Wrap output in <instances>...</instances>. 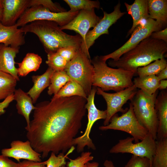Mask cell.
<instances>
[{
    "instance_id": "32",
    "label": "cell",
    "mask_w": 167,
    "mask_h": 167,
    "mask_svg": "<svg viewBox=\"0 0 167 167\" xmlns=\"http://www.w3.org/2000/svg\"><path fill=\"white\" fill-rule=\"evenodd\" d=\"M46 63L54 71H64L68 63L57 52L47 54Z\"/></svg>"
},
{
    "instance_id": "9",
    "label": "cell",
    "mask_w": 167,
    "mask_h": 167,
    "mask_svg": "<svg viewBox=\"0 0 167 167\" xmlns=\"http://www.w3.org/2000/svg\"><path fill=\"white\" fill-rule=\"evenodd\" d=\"M96 91L97 87L93 86L87 98L85 107L88 112V122L84 133L82 135L75 138L73 141V146L75 147L76 145L78 152H82L86 146H87L88 148L96 149L95 145L89 137L91 129L96 121L100 119L105 120L106 117V110H100L95 105L94 98Z\"/></svg>"
},
{
    "instance_id": "44",
    "label": "cell",
    "mask_w": 167,
    "mask_h": 167,
    "mask_svg": "<svg viewBox=\"0 0 167 167\" xmlns=\"http://www.w3.org/2000/svg\"><path fill=\"white\" fill-rule=\"evenodd\" d=\"M167 79L162 80L160 81L158 89L161 90H164L167 89Z\"/></svg>"
},
{
    "instance_id": "39",
    "label": "cell",
    "mask_w": 167,
    "mask_h": 167,
    "mask_svg": "<svg viewBox=\"0 0 167 167\" xmlns=\"http://www.w3.org/2000/svg\"><path fill=\"white\" fill-rule=\"evenodd\" d=\"M150 36L153 38L162 41L167 43V28L159 31L152 32Z\"/></svg>"
},
{
    "instance_id": "5",
    "label": "cell",
    "mask_w": 167,
    "mask_h": 167,
    "mask_svg": "<svg viewBox=\"0 0 167 167\" xmlns=\"http://www.w3.org/2000/svg\"><path fill=\"white\" fill-rule=\"evenodd\" d=\"M158 94V91L153 94L149 95L139 89L131 102L138 122L156 140L158 120L155 102Z\"/></svg>"
},
{
    "instance_id": "25",
    "label": "cell",
    "mask_w": 167,
    "mask_h": 167,
    "mask_svg": "<svg viewBox=\"0 0 167 167\" xmlns=\"http://www.w3.org/2000/svg\"><path fill=\"white\" fill-rule=\"evenodd\" d=\"M160 80L156 75L138 77L134 79L133 85L149 95L155 93L158 89Z\"/></svg>"
},
{
    "instance_id": "47",
    "label": "cell",
    "mask_w": 167,
    "mask_h": 167,
    "mask_svg": "<svg viewBox=\"0 0 167 167\" xmlns=\"http://www.w3.org/2000/svg\"><path fill=\"white\" fill-rule=\"evenodd\" d=\"M151 167H155L152 165H151Z\"/></svg>"
},
{
    "instance_id": "17",
    "label": "cell",
    "mask_w": 167,
    "mask_h": 167,
    "mask_svg": "<svg viewBox=\"0 0 167 167\" xmlns=\"http://www.w3.org/2000/svg\"><path fill=\"white\" fill-rule=\"evenodd\" d=\"M155 108L158 120L156 139L167 138V92L162 91L157 95Z\"/></svg>"
},
{
    "instance_id": "20",
    "label": "cell",
    "mask_w": 167,
    "mask_h": 167,
    "mask_svg": "<svg viewBox=\"0 0 167 167\" xmlns=\"http://www.w3.org/2000/svg\"><path fill=\"white\" fill-rule=\"evenodd\" d=\"M124 4L128 14L131 15L133 19V24L127 32V36L142 21L149 18L148 0H135L132 4L126 2Z\"/></svg>"
},
{
    "instance_id": "14",
    "label": "cell",
    "mask_w": 167,
    "mask_h": 167,
    "mask_svg": "<svg viewBox=\"0 0 167 167\" xmlns=\"http://www.w3.org/2000/svg\"><path fill=\"white\" fill-rule=\"evenodd\" d=\"M94 10L80 11L71 21L64 26H60V28L62 30H71L78 33L83 40L81 45H83L89 29L93 28L101 19L96 14Z\"/></svg>"
},
{
    "instance_id": "45",
    "label": "cell",
    "mask_w": 167,
    "mask_h": 167,
    "mask_svg": "<svg viewBox=\"0 0 167 167\" xmlns=\"http://www.w3.org/2000/svg\"><path fill=\"white\" fill-rule=\"evenodd\" d=\"M2 9H0V21H1L2 18Z\"/></svg>"
},
{
    "instance_id": "29",
    "label": "cell",
    "mask_w": 167,
    "mask_h": 167,
    "mask_svg": "<svg viewBox=\"0 0 167 167\" xmlns=\"http://www.w3.org/2000/svg\"><path fill=\"white\" fill-rule=\"evenodd\" d=\"M71 80L65 71H54L50 78L48 93L49 95H55L66 84Z\"/></svg>"
},
{
    "instance_id": "46",
    "label": "cell",
    "mask_w": 167,
    "mask_h": 167,
    "mask_svg": "<svg viewBox=\"0 0 167 167\" xmlns=\"http://www.w3.org/2000/svg\"><path fill=\"white\" fill-rule=\"evenodd\" d=\"M0 9H2V0H0Z\"/></svg>"
},
{
    "instance_id": "12",
    "label": "cell",
    "mask_w": 167,
    "mask_h": 167,
    "mask_svg": "<svg viewBox=\"0 0 167 167\" xmlns=\"http://www.w3.org/2000/svg\"><path fill=\"white\" fill-rule=\"evenodd\" d=\"M121 4L119 1L114 8L113 11L108 13L103 11V17L96 24L93 29L89 31L85 37V43L80 45L82 50L90 59V57L89 49L94 43L95 40L101 35L109 34V29L113 24L125 14L120 10Z\"/></svg>"
},
{
    "instance_id": "41",
    "label": "cell",
    "mask_w": 167,
    "mask_h": 167,
    "mask_svg": "<svg viewBox=\"0 0 167 167\" xmlns=\"http://www.w3.org/2000/svg\"><path fill=\"white\" fill-rule=\"evenodd\" d=\"M14 100V93L7 96L4 100L0 102V115L4 113L5 111L4 109L7 107L9 104Z\"/></svg>"
},
{
    "instance_id": "36",
    "label": "cell",
    "mask_w": 167,
    "mask_h": 167,
    "mask_svg": "<svg viewBox=\"0 0 167 167\" xmlns=\"http://www.w3.org/2000/svg\"><path fill=\"white\" fill-rule=\"evenodd\" d=\"M151 161L146 157L132 155L124 167H151Z\"/></svg>"
},
{
    "instance_id": "6",
    "label": "cell",
    "mask_w": 167,
    "mask_h": 167,
    "mask_svg": "<svg viewBox=\"0 0 167 167\" xmlns=\"http://www.w3.org/2000/svg\"><path fill=\"white\" fill-rule=\"evenodd\" d=\"M64 71L72 80L82 86L88 97L92 88L94 69L91 60L80 47Z\"/></svg>"
},
{
    "instance_id": "1",
    "label": "cell",
    "mask_w": 167,
    "mask_h": 167,
    "mask_svg": "<svg viewBox=\"0 0 167 167\" xmlns=\"http://www.w3.org/2000/svg\"><path fill=\"white\" fill-rule=\"evenodd\" d=\"M87 99L79 96L45 101L35 106L26 137L33 149L46 157L50 152L71 153L81 129Z\"/></svg>"
},
{
    "instance_id": "18",
    "label": "cell",
    "mask_w": 167,
    "mask_h": 167,
    "mask_svg": "<svg viewBox=\"0 0 167 167\" xmlns=\"http://www.w3.org/2000/svg\"><path fill=\"white\" fill-rule=\"evenodd\" d=\"M19 48H15L0 44V71L9 74L17 81L19 80L15 59L19 51Z\"/></svg>"
},
{
    "instance_id": "4",
    "label": "cell",
    "mask_w": 167,
    "mask_h": 167,
    "mask_svg": "<svg viewBox=\"0 0 167 167\" xmlns=\"http://www.w3.org/2000/svg\"><path fill=\"white\" fill-rule=\"evenodd\" d=\"M106 61L96 56L91 62L94 67L92 86L104 91H122L133 85L132 79L136 72L122 68L108 66Z\"/></svg>"
},
{
    "instance_id": "19",
    "label": "cell",
    "mask_w": 167,
    "mask_h": 167,
    "mask_svg": "<svg viewBox=\"0 0 167 167\" xmlns=\"http://www.w3.org/2000/svg\"><path fill=\"white\" fill-rule=\"evenodd\" d=\"M24 34L15 25L6 26L0 21V44L20 48L25 43Z\"/></svg>"
},
{
    "instance_id": "35",
    "label": "cell",
    "mask_w": 167,
    "mask_h": 167,
    "mask_svg": "<svg viewBox=\"0 0 167 167\" xmlns=\"http://www.w3.org/2000/svg\"><path fill=\"white\" fill-rule=\"evenodd\" d=\"M30 7L36 5H41L50 11L59 13L66 11L64 8L58 4L50 0H30Z\"/></svg>"
},
{
    "instance_id": "42",
    "label": "cell",
    "mask_w": 167,
    "mask_h": 167,
    "mask_svg": "<svg viewBox=\"0 0 167 167\" xmlns=\"http://www.w3.org/2000/svg\"><path fill=\"white\" fill-rule=\"evenodd\" d=\"M99 165V163L96 162H88L85 165V167H98ZM103 165L105 167H115L113 162L111 160H106Z\"/></svg>"
},
{
    "instance_id": "28",
    "label": "cell",
    "mask_w": 167,
    "mask_h": 167,
    "mask_svg": "<svg viewBox=\"0 0 167 167\" xmlns=\"http://www.w3.org/2000/svg\"><path fill=\"white\" fill-rule=\"evenodd\" d=\"M17 81L10 74L0 71V100L14 93Z\"/></svg>"
},
{
    "instance_id": "10",
    "label": "cell",
    "mask_w": 167,
    "mask_h": 167,
    "mask_svg": "<svg viewBox=\"0 0 167 167\" xmlns=\"http://www.w3.org/2000/svg\"><path fill=\"white\" fill-rule=\"evenodd\" d=\"M163 28L156 21L149 18L135 29L130 39L120 47L109 54L100 56L103 60L106 61L110 58L114 61L117 60L125 53L150 36L152 32L160 31Z\"/></svg>"
},
{
    "instance_id": "24",
    "label": "cell",
    "mask_w": 167,
    "mask_h": 167,
    "mask_svg": "<svg viewBox=\"0 0 167 167\" xmlns=\"http://www.w3.org/2000/svg\"><path fill=\"white\" fill-rule=\"evenodd\" d=\"M42 62L41 57L37 54L31 53H27L23 61L17 63L18 65L17 68L18 76H25L31 72L37 71Z\"/></svg>"
},
{
    "instance_id": "11",
    "label": "cell",
    "mask_w": 167,
    "mask_h": 167,
    "mask_svg": "<svg viewBox=\"0 0 167 167\" xmlns=\"http://www.w3.org/2000/svg\"><path fill=\"white\" fill-rule=\"evenodd\" d=\"M132 137H128L119 140L118 142L109 150L111 153H129L142 157H146L151 163L154 155L156 140L149 133L140 142L133 143Z\"/></svg>"
},
{
    "instance_id": "26",
    "label": "cell",
    "mask_w": 167,
    "mask_h": 167,
    "mask_svg": "<svg viewBox=\"0 0 167 167\" xmlns=\"http://www.w3.org/2000/svg\"><path fill=\"white\" fill-rule=\"evenodd\" d=\"M79 96L87 99V96L83 88L75 81L71 80L55 95H54L51 100L61 97Z\"/></svg>"
},
{
    "instance_id": "7",
    "label": "cell",
    "mask_w": 167,
    "mask_h": 167,
    "mask_svg": "<svg viewBox=\"0 0 167 167\" xmlns=\"http://www.w3.org/2000/svg\"><path fill=\"white\" fill-rule=\"evenodd\" d=\"M99 129L102 131L113 130L126 132L132 136L135 143L142 140L148 133V131L138 122L131 103L129 109L121 115L115 114L108 125L101 126Z\"/></svg>"
},
{
    "instance_id": "16",
    "label": "cell",
    "mask_w": 167,
    "mask_h": 167,
    "mask_svg": "<svg viewBox=\"0 0 167 167\" xmlns=\"http://www.w3.org/2000/svg\"><path fill=\"white\" fill-rule=\"evenodd\" d=\"M30 0H2L1 23L6 26L16 24L26 10L30 7Z\"/></svg>"
},
{
    "instance_id": "34",
    "label": "cell",
    "mask_w": 167,
    "mask_h": 167,
    "mask_svg": "<svg viewBox=\"0 0 167 167\" xmlns=\"http://www.w3.org/2000/svg\"><path fill=\"white\" fill-rule=\"evenodd\" d=\"M92 153L89 152H83L80 156L75 159H69L67 163V167H85V164L93 159Z\"/></svg>"
},
{
    "instance_id": "22",
    "label": "cell",
    "mask_w": 167,
    "mask_h": 167,
    "mask_svg": "<svg viewBox=\"0 0 167 167\" xmlns=\"http://www.w3.org/2000/svg\"><path fill=\"white\" fill-rule=\"evenodd\" d=\"M149 18L156 21L163 28L167 24V0H148Z\"/></svg>"
},
{
    "instance_id": "3",
    "label": "cell",
    "mask_w": 167,
    "mask_h": 167,
    "mask_svg": "<svg viewBox=\"0 0 167 167\" xmlns=\"http://www.w3.org/2000/svg\"><path fill=\"white\" fill-rule=\"evenodd\" d=\"M20 28L24 34L31 32L36 35L47 54L57 52L62 48L69 46L80 47L83 41L79 35L66 33L56 23L52 21L36 20Z\"/></svg>"
},
{
    "instance_id": "23",
    "label": "cell",
    "mask_w": 167,
    "mask_h": 167,
    "mask_svg": "<svg viewBox=\"0 0 167 167\" xmlns=\"http://www.w3.org/2000/svg\"><path fill=\"white\" fill-rule=\"evenodd\" d=\"M54 71L48 67L43 74L32 76L34 84L27 93L32 99L33 104L36 102L41 92L49 86L51 77Z\"/></svg>"
},
{
    "instance_id": "2",
    "label": "cell",
    "mask_w": 167,
    "mask_h": 167,
    "mask_svg": "<svg viewBox=\"0 0 167 167\" xmlns=\"http://www.w3.org/2000/svg\"><path fill=\"white\" fill-rule=\"evenodd\" d=\"M167 52V43L150 36L117 60H109L108 64L112 67L136 72L138 67L164 58Z\"/></svg>"
},
{
    "instance_id": "30",
    "label": "cell",
    "mask_w": 167,
    "mask_h": 167,
    "mask_svg": "<svg viewBox=\"0 0 167 167\" xmlns=\"http://www.w3.org/2000/svg\"><path fill=\"white\" fill-rule=\"evenodd\" d=\"M167 67V62L164 58L156 60L152 63L137 70L136 74L139 77L156 75L160 71Z\"/></svg>"
},
{
    "instance_id": "37",
    "label": "cell",
    "mask_w": 167,
    "mask_h": 167,
    "mask_svg": "<svg viewBox=\"0 0 167 167\" xmlns=\"http://www.w3.org/2000/svg\"><path fill=\"white\" fill-rule=\"evenodd\" d=\"M80 47L69 46L62 48L57 52L69 62L74 58Z\"/></svg>"
},
{
    "instance_id": "31",
    "label": "cell",
    "mask_w": 167,
    "mask_h": 167,
    "mask_svg": "<svg viewBox=\"0 0 167 167\" xmlns=\"http://www.w3.org/2000/svg\"><path fill=\"white\" fill-rule=\"evenodd\" d=\"M69 6L71 12H79L82 10H91L95 8L99 9L100 3L98 1L89 0H64Z\"/></svg>"
},
{
    "instance_id": "13",
    "label": "cell",
    "mask_w": 167,
    "mask_h": 167,
    "mask_svg": "<svg viewBox=\"0 0 167 167\" xmlns=\"http://www.w3.org/2000/svg\"><path fill=\"white\" fill-rule=\"evenodd\" d=\"M137 91V88L134 85L113 93H107L97 87L96 93L103 97L107 104L106 117L104 122L103 126L108 125L111 118L117 112H126L122 109V106L128 101L132 99Z\"/></svg>"
},
{
    "instance_id": "15",
    "label": "cell",
    "mask_w": 167,
    "mask_h": 167,
    "mask_svg": "<svg viewBox=\"0 0 167 167\" xmlns=\"http://www.w3.org/2000/svg\"><path fill=\"white\" fill-rule=\"evenodd\" d=\"M1 153L2 155L13 158L19 162L21 159L41 162V154L33 149L28 140L25 142L19 140L13 141L11 143V148L2 149Z\"/></svg>"
},
{
    "instance_id": "8",
    "label": "cell",
    "mask_w": 167,
    "mask_h": 167,
    "mask_svg": "<svg viewBox=\"0 0 167 167\" xmlns=\"http://www.w3.org/2000/svg\"><path fill=\"white\" fill-rule=\"evenodd\" d=\"M79 12H71L68 11L55 13L41 5L34 6L26 10L15 25L18 27H21L35 21L45 20L54 22L59 26H62L71 21Z\"/></svg>"
},
{
    "instance_id": "33",
    "label": "cell",
    "mask_w": 167,
    "mask_h": 167,
    "mask_svg": "<svg viewBox=\"0 0 167 167\" xmlns=\"http://www.w3.org/2000/svg\"><path fill=\"white\" fill-rule=\"evenodd\" d=\"M49 158L44 161L46 167H65L66 164V158H67V154L66 155L62 153H59L57 156L53 153H51Z\"/></svg>"
},
{
    "instance_id": "40",
    "label": "cell",
    "mask_w": 167,
    "mask_h": 167,
    "mask_svg": "<svg viewBox=\"0 0 167 167\" xmlns=\"http://www.w3.org/2000/svg\"><path fill=\"white\" fill-rule=\"evenodd\" d=\"M20 165L19 167H45V161L36 162L26 160L20 162Z\"/></svg>"
},
{
    "instance_id": "43",
    "label": "cell",
    "mask_w": 167,
    "mask_h": 167,
    "mask_svg": "<svg viewBox=\"0 0 167 167\" xmlns=\"http://www.w3.org/2000/svg\"><path fill=\"white\" fill-rule=\"evenodd\" d=\"M156 76L160 81L167 79V67L160 71Z\"/></svg>"
},
{
    "instance_id": "38",
    "label": "cell",
    "mask_w": 167,
    "mask_h": 167,
    "mask_svg": "<svg viewBox=\"0 0 167 167\" xmlns=\"http://www.w3.org/2000/svg\"><path fill=\"white\" fill-rule=\"evenodd\" d=\"M20 162L15 163L7 156L0 155V167H19L20 165Z\"/></svg>"
},
{
    "instance_id": "21",
    "label": "cell",
    "mask_w": 167,
    "mask_h": 167,
    "mask_svg": "<svg viewBox=\"0 0 167 167\" xmlns=\"http://www.w3.org/2000/svg\"><path fill=\"white\" fill-rule=\"evenodd\" d=\"M14 93V99L17 102L16 106L18 113L24 117L27 123L25 129L27 131L30 127V114L36 107L33 105L32 99L27 93L20 88L15 89Z\"/></svg>"
},
{
    "instance_id": "27",
    "label": "cell",
    "mask_w": 167,
    "mask_h": 167,
    "mask_svg": "<svg viewBox=\"0 0 167 167\" xmlns=\"http://www.w3.org/2000/svg\"><path fill=\"white\" fill-rule=\"evenodd\" d=\"M151 165L167 167V138L156 140V149Z\"/></svg>"
}]
</instances>
